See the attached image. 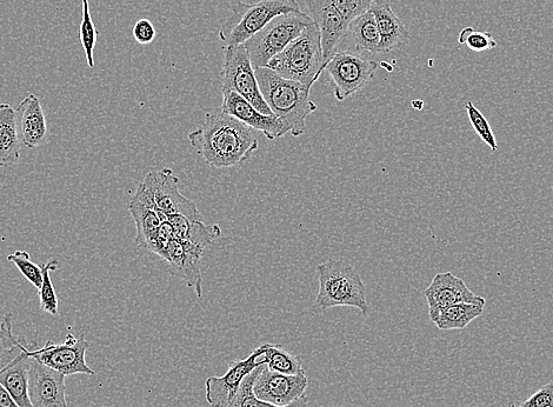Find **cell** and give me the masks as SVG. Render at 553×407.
<instances>
[{
  "label": "cell",
  "mask_w": 553,
  "mask_h": 407,
  "mask_svg": "<svg viewBox=\"0 0 553 407\" xmlns=\"http://www.w3.org/2000/svg\"><path fill=\"white\" fill-rule=\"evenodd\" d=\"M193 149L215 169L243 165L258 150V140L249 126L222 110L206 113L201 128L188 136Z\"/></svg>",
  "instance_id": "obj_1"
},
{
  "label": "cell",
  "mask_w": 553,
  "mask_h": 407,
  "mask_svg": "<svg viewBox=\"0 0 553 407\" xmlns=\"http://www.w3.org/2000/svg\"><path fill=\"white\" fill-rule=\"evenodd\" d=\"M256 77L265 103L285 126L286 133L301 137L305 133L306 119L318 106L310 98V86L285 79L268 68H257Z\"/></svg>",
  "instance_id": "obj_2"
},
{
  "label": "cell",
  "mask_w": 553,
  "mask_h": 407,
  "mask_svg": "<svg viewBox=\"0 0 553 407\" xmlns=\"http://www.w3.org/2000/svg\"><path fill=\"white\" fill-rule=\"evenodd\" d=\"M319 290L316 308L323 311L348 306L368 317L369 304L366 289L355 266L344 260L329 259L317 266Z\"/></svg>",
  "instance_id": "obj_3"
},
{
  "label": "cell",
  "mask_w": 553,
  "mask_h": 407,
  "mask_svg": "<svg viewBox=\"0 0 553 407\" xmlns=\"http://www.w3.org/2000/svg\"><path fill=\"white\" fill-rule=\"evenodd\" d=\"M266 68L312 88L323 75L321 35L316 24L311 23L288 48L273 57Z\"/></svg>",
  "instance_id": "obj_4"
},
{
  "label": "cell",
  "mask_w": 553,
  "mask_h": 407,
  "mask_svg": "<svg viewBox=\"0 0 553 407\" xmlns=\"http://www.w3.org/2000/svg\"><path fill=\"white\" fill-rule=\"evenodd\" d=\"M0 340L4 345L0 355V384L19 407H33L29 398L30 345L25 338H17L13 333L11 313L0 323Z\"/></svg>",
  "instance_id": "obj_5"
},
{
  "label": "cell",
  "mask_w": 553,
  "mask_h": 407,
  "mask_svg": "<svg viewBox=\"0 0 553 407\" xmlns=\"http://www.w3.org/2000/svg\"><path fill=\"white\" fill-rule=\"evenodd\" d=\"M295 11H301L297 0H259L256 3H238L219 30V38L228 46L244 44L272 19Z\"/></svg>",
  "instance_id": "obj_6"
},
{
  "label": "cell",
  "mask_w": 553,
  "mask_h": 407,
  "mask_svg": "<svg viewBox=\"0 0 553 407\" xmlns=\"http://www.w3.org/2000/svg\"><path fill=\"white\" fill-rule=\"evenodd\" d=\"M313 23L310 16L302 11L284 13L258 31L244 43L253 68H266L273 57L288 48L293 40Z\"/></svg>",
  "instance_id": "obj_7"
},
{
  "label": "cell",
  "mask_w": 553,
  "mask_h": 407,
  "mask_svg": "<svg viewBox=\"0 0 553 407\" xmlns=\"http://www.w3.org/2000/svg\"><path fill=\"white\" fill-rule=\"evenodd\" d=\"M222 90L238 93L264 115L275 116L259 89L255 68L245 45L228 46L221 72Z\"/></svg>",
  "instance_id": "obj_8"
},
{
  "label": "cell",
  "mask_w": 553,
  "mask_h": 407,
  "mask_svg": "<svg viewBox=\"0 0 553 407\" xmlns=\"http://www.w3.org/2000/svg\"><path fill=\"white\" fill-rule=\"evenodd\" d=\"M378 63L348 51L336 52L325 66L324 72L333 85V95L338 102H344L352 95L366 88L375 77Z\"/></svg>",
  "instance_id": "obj_9"
},
{
  "label": "cell",
  "mask_w": 553,
  "mask_h": 407,
  "mask_svg": "<svg viewBox=\"0 0 553 407\" xmlns=\"http://www.w3.org/2000/svg\"><path fill=\"white\" fill-rule=\"evenodd\" d=\"M89 349V342L84 336L76 338L70 333L65 342L56 344L46 342L41 349H32L30 346L29 355L49 368L63 373L66 377L78 375L95 376L96 372L86 364V351Z\"/></svg>",
  "instance_id": "obj_10"
},
{
  "label": "cell",
  "mask_w": 553,
  "mask_h": 407,
  "mask_svg": "<svg viewBox=\"0 0 553 407\" xmlns=\"http://www.w3.org/2000/svg\"><path fill=\"white\" fill-rule=\"evenodd\" d=\"M143 183L150 190L157 209L168 218L182 215L190 220L202 222V213L192 200L179 191V178L171 169L151 171L146 175Z\"/></svg>",
  "instance_id": "obj_11"
},
{
  "label": "cell",
  "mask_w": 553,
  "mask_h": 407,
  "mask_svg": "<svg viewBox=\"0 0 553 407\" xmlns=\"http://www.w3.org/2000/svg\"><path fill=\"white\" fill-rule=\"evenodd\" d=\"M262 365L265 363L261 346L253 350L248 358L233 360L224 376L206 380V400L212 407H231L244 379Z\"/></svg>",
  "instance_id": "obj_12"
},
{
  "label": "cell",
  "mask_w": 553,
  "mask_h": 407,
  "mask_svg": "<svg viewBox=\"0 0 553 407\" xmlns=\"http://www.w3.org/2000/svg\"><path fill=\"white\" fill-rule=\"evenodd\" d=\"M309 378L305 370L298 375H284L264 368L253 383V393L262 402L277 406H288L297 402L308 390Z\"/></svg>",
  "instance_id": "obj_13"
},
{
  "label": "cell",
  "mask_w": 553,
  "mask_h": 407,
  "mask_svg": "<svg viewBox=\"0 0 553 407\" xmlns=\"http://www.w3.org/2000/svg\"><path fill=\"white\" fill-rule=\"evenodd\" d=\"M425 298L428 300L429 316L432 322L444 309L450 306L470 303L486 305L485 299L476 296L464 283V280L456 277L451 272L438 273L432 279V283L425 290Z\"/></svg>",
  "instance_id": "obj_14"
},
{
  "label": "cell",
  "mask_w": 553,
  "mask_h": 407,
  "mask_svg": "<svg viewBox=\"0 0 553 407\" xmlns=\"http://www.w3.org/2000/svg\"><path fill=\"white\" fill-rule=\"evenodd\" d=\"M305 3L321 35L324 72L325 66L336 55L337 45L349 32V23L330 0H305Z\"/></svg>",
  "instance_id": "obj_15"
},
{
  "label": "cell",
  "mask_w": 553,
  "mask_h": 407,
  "mask_svg": "<svg viewBox=\"0 0 553 407\" xmlns=\"http://www.w3.org/2000/svg\"><path fill=\"white\" fill-rule=\"evenodd\" d=\"M66 376L31 358L29 398L33 407H68Z\"/></svg>",
  "instance_id": "obj_16"
},
{
  "label": "cell",
  "mask_w": 553,
  "mask_h": 407,
  "mask_svg": "<svg viewBox=\"0 0 553 407\" xmlns=\"http://www.w3.org/2000/svg\"><path fill=\"white\" fill-rule=\"evenodd\" d=\"M223 102L221 110L239 120L250 129L262 132L269 140L282 138L286 133L285 126L276 116L264 115L255 106L230 90H222Z\"/></svg>",
  "instance_id": "obj_17"
},
{
  "label": "cell",
  "mask_w": 553,
  "mask_h": 407,
  "mask_svg": "<svg viewBox=\"0 0 553 407\" xmlns=\"http://www.w3.org/2000/svg\"><path fill=\"white\" fill-rule=\"evenodd\" d=\"M129 210L136 223V242L141 248L148 249L161 225L168 222L169 218L157 209L155 200L144 183L139 184L136 195L131 199Z\"/></svg>",
  "instance_id": "obj_18"
},
{
  "label": "cell",
  "mask_w": 553,
  "mask_h": 407,
  "mask_svg": "<svg viewBox=\"0 0 553 407\" xmlns=\"http://www.w3.org/2000/svg\"><path fill=\"white\" fill-rule=\"evenodd\" d=\"M19 139L26 148L36 149L48 139V122L41 100L33 93L26 96L16 110Z\"/></svg>",
  "instance_id": "obj_19"
},
{
  "label": "cell",
  "mask_w": 553,
  "mask_h": 407,
  "mask_svg": "<svg viewBox=\"0 0 553 407\" xmlns=\"http://www.w3.org/2000/svg\"><path fill=\"white\" fill-rule=\"evenodd\" d=\"M370 11L375 16L381 35L382 53H389L409 43L410 33L393 12L390 0H375L370 6Z\"/></svg>",
  "instance_id": "obj_20"
},
{
  "label": "cell",
  "mask_w": 553,
  "mask_h": 407,
  "mask_svg": "<svg viewBox=\"0 0 553 407\" xmlns=\"http://www.w3.org/2000/svg\"><path fill=\"white\" fill-rule=\"evenodd\" d=\"M16 110L10 104H0V168L16 164L21 158Z\"/></svg>",
  "instance_id": "obj_21"
},
{
  "label": "cell",
  "mask_w": 553,
  "mask_h": 407,
  "mask_svg": "<svg viewBox=\"0 0 553 407\" xmlns=\"http://www.w3.org/2000/svg\"><path fill=\"white\" fill-rule=\"evenodd\" d=\"M349 32L355 40L357 51L369 52L372 55L382 53L381 35H379L375 16L370 10L352 20L349 24Z\"/></svg>",
  "instance_id": "obj_22"
},
{
  "label": "cell",
  "mask_w": 553,
  "mask_h": 407,
  "mask_svg": "<svg viewBox=\"0 0 553 407\" xmlns=\"http://www.w3.org/2000/svg\"><path fill=\"white\" fill-rule=\"evenodd\" d=\"M485 305L461 303L450 306L439 313L435 323L439 330H463L470 325L473 320L483 315Z\"/></svg>",
  "instance_id": "obj_23"
},
{
  "label": "cell",
  "mask_w": 553,
  "mask_h": 407,
  "mask_svg": "<svg viewBox=\"0 0 553 407\" xmlns=\"http://www.w3.org/2000/svg\"><path fill=\"white\" fill-rule=\"evenodd\" d=\"M261 348L264 363L269 370L290 376L298 375L299 372L304 370L301 359L292 355V353L282 348V346L263 344Z\"/></svg>",
  "instance_id": "obj_24"
},
{
  "label": "cell",
  "mask_w": 553,
  "mask_h": 407,
  "mask_svg": "<svg viewBox=\"0 0 553 407\" xmlns=\"http://www.w3.org/2000/svg\"><path fill=\"white\" fill-rule=\"evenodd\" d=\"M263 368L264 365L259 366L258 369L252 371L250 375L244 379L241 389H239L235 399V403H233L231 407H309V398L306 395L288 406L272 405L256 398L255 393H253V383H255L259 372H261Z\"/></svg>",
  "instance_id": "obj_25"
},
{
  "label": "cell",
  "mask_w": 553,
  "mask_h": 407,
  "mask_svg": "<svg viewBox=\"0 0 553 407\" xmlns=\"http://www.w3.org/2000/svg\"><path fill=\"white\" fill-rule=\"evenodd\" d=\"M82 22L79 26V38L86 57V62L91 69L95 68V48L97 43V30L96 25L93 23L90 9L89 0H82Z\"/></svg>",
  "instance_id": "obj_26"
},
{
  "label": "cell",
  "mask_w": 553,
  "mask_h": 407,
  "mask_svg": "<svg viewBox=\"0 0 553 407\" xmlns=\"http://www.w3.org/2000/svg\"><path fill=\"white\" fill-rule=\"evenodd\" d=\"M61 263L56 259H51L50 262L42 265L43 284L39 289V298H41V308L51 316H58V298L55 288H53L50 273L59 268Z\"/></svg>",
  "instance_id": "obj_27"
},
{
  "label": "cell",
  "mask_w": 553,
  "mask_h": 407,
  "mask_svg": "<svg viewBox=\"0 0 553 407\" xmlns=\"http://www.w3.org/2000/svg\"><path fill=\"white\" fill-rule=\"evenodd\" d=\"M9 262L15 264L22 275L36 289H41L43 284L42 266L33 263L29 252L17 251L8 257Z\"/></svg>",
  "instance_id": "obj_28"
},
{
  "label": "cell",
  "mask_w": 553,
  "mask_h": 407,
  "mask_svg": "<svg viewBox=\"0 0 553 407\" xmlns=\"http://www.w3.org/2000/svg\"><path fill=\"white\" fill-rule=\"evenodd\" d=\"M465 110L468 112L470 123L473 126V130L476 131L479 138L489 146L492 152H496L498 144L495 135H493L490 123L488 119L483 116V113L479 111L472 102L465 105Z\"/></svg>",
  "instance_id": "obj_29"
},
{
  "label": "cell",
  "mask_w": 553,
  "mask_h": 407,
  "mask_svg": "<svg viewBox=\"0 0 553 407\" xmlns=\"http://www.w3.org/2000/svg\"><path fill=\"white\" fill-rule=\"evenodd\" d=\"M458 43L468 46L475 52H484L495 49L497 42L490 32L475 31L473 28H465L459 33Z\"/></svg>",
  "instance_id": "obj_30"
},
{
  "label": "cell",
  "mask_w": 553,
  "mask_h": 407,
  "mask_svg": "<svg viewBox=\"0 0 553 407\" xmlns=\"http://www.w3.org/2000/svg\"><path fill=\"white\" fill-rule=\"evenodd\" d=\"M335 8L342 13L349 24L353 19L370 10L375 0H330Z\"/></svg>",
  "instance_id": "obj_31"
},
{
  "label": "cell",
  "mask_w": 553,
  "mask_h": 407,
  "mask_svg": "<svg viewBox=\"0 0 553 407\" xmlns=\"http://www.w3.org/2000/svg\"><path fill=\"white\" fill-rule=\"evenodd\" d=\"M553 404V382L543 386L541 390L526 399L518 407H552Z\"/></svg>",
  "instance_id": "obj_32"
},
{
  "label": "cell",
  "mask_w": 553,
  "mask_h": 407,
  "mask_svg": "<svg viewBox=\"0 0 553 407\" xmlns=\"http://www.w3.org/2000/svg\"><path fill=\"white\" fill-rule=\"evenodd\" d=\"M132 35L137 40V43L149 45L156 38V29L150 20L141 19L133 26Z\"/></svg>",
  "instance_id": "obj_33"
},
{
  "label": "cell",
  "mask_w": 553,
  "mask_h": 407,
  "mask_svg": "<svg viewBox=\"0 0 553 407\" xmlns=\"http://www.w3.org/2000/svg\"><path fill=\"white\" fill-rule=\"evenodd\" d=\"M0 407H19L2 384H0Z\"/></svg>",
  "instance_id": "obj_34"
},
{
  "label": "cell",
  "mask_w": 553,
  "mask_h": 407,
  "mask_svg": "<svg viewBox=\"0 0 553 407\" xmlns=\"http://www.w3.org/2000/svg\"><path fill=\"white\" fill-rule=\"evenodd\" d=\"M412 106L416 110H422L423 106H424V103L422 102V100H415V102L412 103Z\"/></svg>",
  "instance_id": "obj_35"
},
{
  "label": "cell",
  "mask_w": 553,
  "mask_h": 407,
  "mask_svg": "<svg viewBox=\"0 0 553 407\" xmlns=\"http://www.w3.org/2000/svg\"><path fill=\"white\" fill-rule=\"evenodd\" d=\"M508 407H518V405L516 403H509Z\"/></svg>",
  "instance_id": "obj_36"
},
{
  "label": "cell",
  "mask_w": 553,
  "mask_h": 407,
  "mask_svg": "<svg viewBox=\"0 0 553 407\" xmlns=\"http://www.w3.org/2000/svg\"><path fill=\"white\" fill-rule=\"evenodd\" d=\"M93 407H95V406H93ZM96 407H97V406H96ZM101 407H105V406H101Z\"/></svg>",
  "instance_id": "obj_37"
},
{
  "label": "cell",
  "mask_w": 553,
  "mask_h": 407,
  "mask_svg": "<svg viewBox=\"0 0 553 407\" xmlns=\"http://www.w3.org/2000/svg\"><path fill=\"white\" fill-rule=\"evenodd\" d=\"M552 407H553V404H552Z\"/></svg>",
  "instance_id": "obj_38"
}]
</instances>
